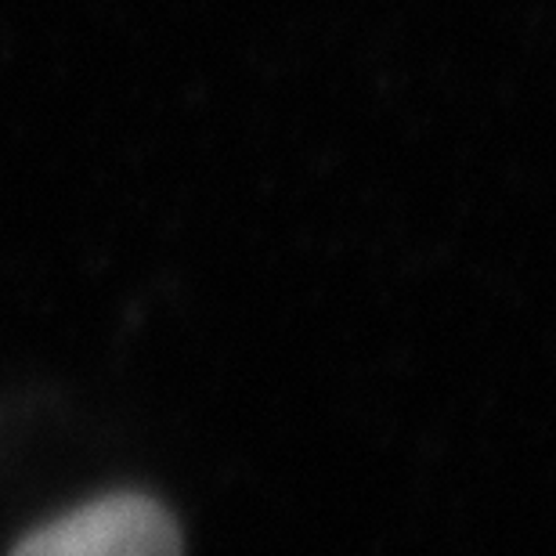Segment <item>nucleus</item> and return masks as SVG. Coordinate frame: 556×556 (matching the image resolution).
Returning a JSON list of instances; mask_svg holds the SVG:
<instances>
[{
  "mask_svg": "<svg viewBox=\"0 0 556 556\" xmlns=\"http://www.w3.org/2000/svg\"><path fill=\"white\" fill-rule=\"evenodd\" d=\"M11 556H181V528L160 498L113 492L29 531Z\"/></svg>",
  "mask_w": 556,
  "mask_h": 556,
  "instance_id": "obj_1",
  "label": "nucleus"
}]
</instances>
